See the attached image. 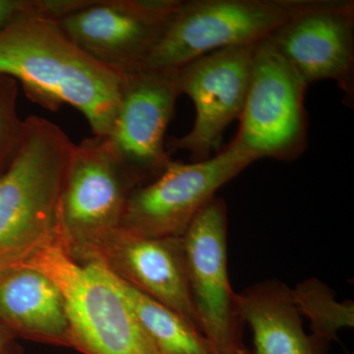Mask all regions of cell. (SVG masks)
Instances as JSON below:
<instances>
[{
	"mask_svg": "<svg viewBox=\"0 0 354 354\" xmlns=\"http://www.w3.org/2000/svg\"><path fill=\"white\" fill-rule=\"evenodd\" d=\"M121 76L118 115L106 138L140 187L172 162L165 136L180 88L177 69L139 68Z\"/></svg>",
	"mask_w": 354,
	"mask_h": 354,
	"instance_id": "9c48e42d",
	"label": "cell"
},
{
	"mask_svg": "<svg viewBox=\"0 0 354 354\" xmlns=\"http://www.w3.org/2000/svg\"><path fill=\"white\" fill-rule=\"evenodd\" d=\"M258 44L213 51L177 69L181 95L194 102L196 118L189 132L169 140L167 152L186 151L190 162L220 152L225 130L243 109Z\"/></svg>",
	"mask_w": 354,
	"mask_h": 354,
	"instance_id": "30bf717a",
	"label": "cell"
},
{
	"mask_svg": "<svg viewBox=\"0 0 354 354\" xmlns=\"http://www.w3.org/2000/svg\"><path fill=\"white\" fill-rule=\"evenodd\" d=\"M180 0H88L58 21L87 55L120 73L142 68Z\"/></svg>",
	"mask_w": 354,
	"mask_h": 354,
	"instance_id": "8fae6325",
	"label": "cell"
},
{
	"mask_svg": "<svg viewBox=\"0 0 354 354\" xmlns=\"http://www.w3.org/2000/svg\"><path fill=\"white\" fill-rule=\"evenodd\" d=\"M293 299L300 314L311 321L312 337L327 349L342 327L353 326V304L335 301L329 288L315 279L304 281L292 290Z\"/></svg>",
	"mask_w": 354,
	"mask_h": 354,
	"instance_id": "e0dca14e",
	"label": "cell"
},
{
	"mask_svg": "<svg viewBox=\"0 0 354 354\" xmlns=\"http://www.w3.org/2000/svg\"><path fill=\"white\" fill-rule=\"evenodd\" d=\"M91 260L100 261L116 276L174 310L200 330L183 236H143L120 227L87 261Z\"/></svg>",
	"mask_w": 354,
	"mask_h": 354,
	"instance_id": "4fadbf2b",
	"label": "cell"
},
{
	"mask_svg": "<svg viewBox=\"0 0 354 354\" xmlns=\"http://www.w3.org/2000/svg\"><path fill=\"white\" fill-rule=\"evenodd\" d=\"M191 297L200 330L214 354H244L237 293L227 271V208L214 198L183 235Z\"/></svg>",
	"mask_w": 354,
	"mask_h": 354,
	"instance_id": "ba28073f",
	"label": "cell"
},
{
	"mask_svg": "<svg viewBox=\"0 0 354 354\" xmlns=\"http://www.w3.org/2000/svg\"><path fill=\"white\" fill-rule=\"evenodd\" d=\"M301 76L269 39L260 41L234 139L256 162L263 158L292 162L308 143V121Z\"/></svg>",
	"mask_w": 354,
	"mask_h": 354,
	"instance_id": "8992f818",
	"label": "cell"
},
{
	"mask_svg": "<svg viewBox=\"0 0 354 354\" xmlns=\"http://www.w3.org/2000/svg\"><path fill=\"white\" fill-rule=\"evenodd\" d=\"M11 334H12V333L9 332L6 328H4L3 326L0 324V351H1L4 346H6L7 342L9 341V337H10Z\"/></svg>",
	"mask_w": 354,
	"mask_h": 354,
	"instance_id": "ffe728a7",
	"label": "cell"
},
{
	"mask_svg": "<svg viewBox=\"0 0 354 354\" xmlns=\"http://www.w3.org/2000/svg\"><path fill=\"white\" fill-rule=\"evenodd\" d=\"M255 162L232 141L203 162L172 160L152 183L135 188L120 227L143 236H183L216 191Z\"/></svg>",
	"mask_w": 354,
	"mask_h": 354,
	"instance_id": "52a82bcc",
	"label": "cell"
},
{
	"mask_svg": "<svg viewBox=\"0 0 354 354\" xmlns=\"http://www.w3.org/2000/svg\"><path fill=\"white\" fill-rule=\"evenodd\" d=\"M307 85L333 80L354 106V2L316 0L268 38Z\"/></svg>",
	"mask_w": 354,
	"mask_h": 354,
	"instance_id": "7c38bea8",
	"label": "cell"
},
{
	"mask_svg": "<svg viewBox=\"0 0 354 354\" xmlns=\"http://www.w3.org/2000/svg\"><path fill=\"white\" fill-rule=\"evenodd\" d=\"M316 0H180L142 68L179 69L213 51L260 43Z\"/></svg>",
	"mask_w": 354,
	"mask_h": 354,
	"instance_id": "277c9868",
	"label": "cell"
},
{
	"mask_svg": "<svg viewBox=\"0 0 354 354\" xmlns=\"http://www.w3.org/2000/svg\"><path fill=\"white\" fill-rule=\"evenodd\" d=\"M244 354H253V353H251V351H246V353H244Z\"/></svg>",
	"mask_w": 354,
	"mask_h": 354,
	"instance_id": "7402d4cb",
	"label": "cell"
},
{
	"mask_svg": "<svg viewBox=\"0 0 354 354\" xmlns=\"http://www.w3.org/2000/svg\"><path fill=\"white\" fill-rule=\"evenodd\" d=\"M88 0H0V30L29 19L59 21Z\"/></svg>",
	"mask_w": 354,
	"mask_h": 354,
	"instance_id": "ac0fdd59",
	"label": "cell"
},
{
	"mask_svg": "<svg viewBox=\"0 0 354 354\" xmlns=\"http://www.w3.org/2000/svg\"><path fill=\"white\" fill-rule=\"evenodd\" d=\"M242 320L253 333V354H325L327 349L304 329L292 290L267 281L237 293Z\"/></svg>",
	"mask_w": 354,
	"mask_h": 354,
	"instance_id": "9a60e30c",
	"label": "cell"
},
{
	"mask_svg": "<svg viewBox=\"0 0 354 354\" xmlns=\"http://www.w3.org/2000/svg\"><path fill=\"white\" fill-rule=\"evenodd\" d=\"M9 77L0 81V167L6 169L15 157L24 134V121L15 111L17 84Z\"/></svg>",
	"mask_w": 354,
	"mask_h": 354,
	"instance_id": "d6986e66",
	"label": "cell"
},
{
	"mask_svg": "<svg viewBox=\"0 0 354 354\" xmlns=\"http://www.w3.org/2000/svg\"><path fill=\"white\" fill-rule=\"evenodd\" d=\"M9 269H10V268H8V269H0V277H1L2 274H3L4 272H6L7 271V270H9Z\"/></svg>",
	"mask_w": 354,
	"mask_h": 354,
	"instance_id": "44dd1931",
	"label": "cell"
},
{
	"mask_svg": "<svg viewBox=\"0 0 354 354\" xmlns=\"http://www.w3.org/2000/svg\"><path fill=\"white\" fill-rule=\"evenodd\" d=\"M22 265L44 272L62 291L71 344L88 354H153L106 265L81 263L62 241Z\"/></svg>",
	"mask_w": 354,
	"mask_h": 354,
	"instance_id": "3957f363",
	"label": "cell"
},
{
	"mask_svg": "<svg viewBox=\"0 0 354 354\" xmlns=\"http://www.w3.org/2000/svg\"><path fill=\"white\" fill-rule=\"evenodd\" d=\"M137 187L106 137L75 144L60 206L62 242L75 259H90L120 230Z\"/></svg>",
	"mask_w": 354,
	"mask_h": 354,
	"instance_id": "5b68a950",
	"label": "cell"
},
{
	"mask_svg": "<svg viewBox=\"0 0 354 354\" xmlns=\"http://www.w3.org/2000/svg\"><path fill=\"white\" fill-rule=\"evenodd\" d=\"M0 324L10 333L71 344L64 295L44 272L21 265L0 277Z\"/></svg>",
	"mask_w": 354,
	"mask_h": 354,
	"instance_id": "5bb4252c",
	"label": "cell"
},
{
	"mask_svg": "<svg viewBox=\"0 0 354 354\" xmlns=\"http://www.w3.org/2000/svg\"><path fill=\"white\" fill-rule=\"evenodd\" d=\"M0 76L21 83L28 97L48 111L75 108L94 136L111 134L122 76L79 48L58 21L24 20L0 30Z\"/></svg>",
	"mask_w": 354,
	"mask_h": 354,
	"instance_id": "6da1fadb",
	"label": "cell"
},
{
	"mask_svg": "<svg viewBox=\"0 0 354 354\" xmlns=\"http://www.w3.org/2000/svg\"><path fill=\"white\" fill-rule=\"evenodd\" d=\"M75 144L51 121L30 116L15 157L0 172V269L62 241L60 206Z\"/></svg>",
	"mask_w": 354,
	"mask_h": 354,
	"instance_id": "7a4b0ae2",
	"label": "cell"
},
{
	"mask_svg": "<svg viewBox=\"0 0 354 354\" xmlns=\"http://www.w3.org/2000/svg\"><path fill=\"white\" fill-rule=\"evenodd\" d=\"M111 272L153 354H214L194 325Z\"/></svg>",
	"mask_w": 354,
	"mask_h": 354,
	"instance_id": "2e32d148",
	"label": "cell"
}]
</instances>
